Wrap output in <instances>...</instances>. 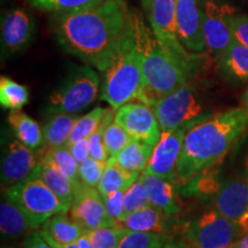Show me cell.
Wrapping results in <instances>:
<instances>
[{
  "mask_svg": "<svg viewBox=\"0 0 248 248\" xmlns=\"http://www.w3.org/2000/svg\"><path fill=\"white\" fill-rule=\"evenodd\" d=\"M123 0H104L83 11L59 13L53 32L63 51L105 71L131 21Z\"/></svg>",
  "mask_w": 248,
  "mask_h": 248,
  "instance_id": "1",
  "label": "cell"
},
{
  "mask_svg": "<svg viewBox=\"0 0 248 248\" xmlns=\"http://www.w3.org/2000/svg\"><path fill=\"white\" fill-rule=\"evenodd\" d=\"M247 128L248 113L244 107L214 114L192 126L183 142L176 181L186 184L221 162Z\"/></svg>",
  "mask_w": 248,
  "mask_h": 248,
  "instance_id": "2",
  "label": "cell"
},
{
  "mask_svg": "<svg viewBox=\"0 0 248 248\" xmlns=\"http://www.w3.org/2000/svg\"><path fill=\"white\" fill-rule=\"evenodd\" d=\"M133 29L141 54L145 78V102H155L188 83L197 68V58H182L163 46L140 17L132 15Z\"/></svg>",
  "mask_w": 248,
  "mask_h": 248,
  "instance_id": "3",
  "label": "cell"
},
{
  "mask_svg": "<svg viewBox=\"0 0 248 248\" xmlns=\"http://www.w3.org/2000/svg\"><path fill=\"white\" fill-rule=\"evenodd\" d=\"M100 98L113 109L128 102H145V78L141 54L137 45L131 16L109 66L104 71Z\"/></svg>",
  "mask_w": 248,
  "mask_h": 248,
  "instance_id": "4",
  "label": "cell"
},
{
  "mask_svg": "<svg viewBox=\"0 0 248 248\" xmlns=\"http://www.w3.org/2000/svg\"><path fill=\"white\" fill-rule=\"evenodd\" d=\"M98 74L89 66L75 67L49 94L46 114H77L89 107L99 94Z\"/></svg>",
  "mask_w": 248,
  "mask_h": 248,
  "instance_id": "5",
  "label": "cell"
},
{
  "mask_svg": "<svg viewBox=\"0 0 248 248\" xmlns=\"http://www.w3.org/2000/svg\"><path fill=\"white\" fill-rule=\"evenodd\" d=\"M2 197L22 210L32 230L42 226L52 216L67 212L53 191L38 176L2 191Z\"/></svg>",
  "mask_w": 248,
  "mask_h": 248,
  "instance_id": "6",
  "label": "cell"
},
{
  "mask_svg": "<svg viewBox=\"0 0 248 248\" xmlns=\"http://www.w3.org/2000/svg\"><path fill=\"white\" fill-rule=\"evenodd\" d=\"M152 108L162 131L192 128L210 116L204 113L197 88L190 82L160 98Z\"/></svg>",
  "mask_w": 248,
  "mask_h": 248,
  "instance_id": "7",
  "label": "cell"
},
{
  "mask_svg": "<svg viewBox=\"0 0 248 248\" xmlns=\"http://www.w3.org/2000/svg\"><path fill=\"white\" fill-rule=\"evenodd\" d=\"M241 234L238 223L213 208L183 225L182 241L188 248H226Z\"/></svg>",
  "mask_w": 248,
  "mask_h": 248,
  "instance_id": "8",
  "label": "cell"
},
{
  "mask_svg": "<svg viewBox=\"0 0 248 248\" xmlns=\"http://www.w3.org/2000/svg\"><path fill=\"white\" fill-rule=\"evenodd\" d=\"M69 215L85 232L116 225L108 216L104 198L98 188L82 181L74 184V202Z\"/></svg>",
  "mask_w": 248,
  "mask_h": 248,
  "instance_id": "9",
  "label": "cell"
},
{
  "mask_svg": "<svg viewBox=\"0 0 248 248\" xmlns=\"http://www.w3.org/2000/svg\"><path fill=\"white\" fill-rule=\"evenodd\" d=\"M235 9L229 4L206 0L203 8V33L206 48L214 60H218L233 42L230 20Z\"/></svg>",
  "mask_w": 248,
  "mask_h": 248,
  "instance_id": "10",
  "label": "cell"
},
{
  "mask_svg": "<svg viewBox=\"0 0 248 248\" xmlns=\"http://www.w3.org/2000/svg\"><path fill=\"white\" fill-rule=\"evenodd\" d=\"M114 121L129 133L130 137L155 146L160 140L162 130L153 108L138 101L128 102L116 109Z\"/></svg>",
  "mask_w": 248,
  "mask_h": 248,
  "instance_id": "11",
  "label": "cell"
},
{
  "mask_svg": "<svg viewBox=\"0 0 248 248\" xmlns=\"http://www.w3.org/2000/svg\"><path fill=\"white\" fill-rule=\"evenodd\" d=\"M18 139L12 140L1 157V185L8 188L40 173L42 159Z\"/></svg>",
  "mask_w": 248,
  "mask_h": 248,
  "instance_id": "12",
  "label": "cell"
},
{
  "mask_svg": "<svg viewBox=\"0 0 248 248\" xmlns=\"http://www.w3.org/2000/svg\"><path fill=\"white\" fill-rule=\"evenodd\" d=\"M191 128L184 126L171 131H162L160 140L152 152L144 173L159 176L167 181H176V168L185 136Z\"/></svg>",
  "mask_w": 248,
  "mask_h": 248,
  "instance_id": "13",
  "label": "cell"
},
{
  "mask_svg": "<svg viewBox=\"0 0 248 248\" xmlns=\"http://www.w3.org/2000/svg\"><path fill=\"white\" fill-rule=\"evenodd\" d=\"M176 6H177V0L152 1L147 11L152 31L161 44L173 53L186 59L193 58L194 55L187 53L177 36Z\"/></svg>",
  "mask_w": 248,
  "mask_h": 248,
  "instance_id": "14",
  "label": "cell"
},
{
  "mask_svg": "<svg viewBox=\"0 0 248 248\" xmlns=\"http://www.w3.org/2000/svg\"><path fill=\"white\" fill-rule=\"evenodd\" d=\"M177 36L186 48L202 52L206 48L203 33V12L198 0H177L176 6Z\"/></svg>",
  "mask_w": 248,
  "mask_h": 248,
  "instance_id": "15",
  "label": "cell"
},
{
  "mask_svg": "<svg viewBox=\"0 0 248 248\" xmlns=\"http://www.w3.org/2000/svg\"><path fill=\"white\" fill-rule=\"evenodd\" d=\"M32 17L21 8L9 11L1 20V47L7 54L16 53L28 47L33 37Z\"/></svg>",
  "mask_w": 248,
  "mask_h": 248,
  "instance_id": "16",
  "label": "cell"
},
{
  "mask_svg": "<svg viewBox=\"0 0 248 248\" xmlns=\"http://www.w3.org/2000/svg\"><path fill=\"white\" fill-rule=\"evenodd\" d=\"M214 209L239 224L248 213L247 178H231L223 183L215 194Z\"/></svg>",
  "mask_w": 248,
  "mask_h": 248,
  "instance_id": "17",
  "label": "cell"
},
{
  "mask_svg": "<svg viewBox=\"0 0 248 248\" xmlns=\"http://www.w3.org/2000/svg\"><path fill=\"white\" fill-rule=\"evenodd\" d=\"M172 215L157 209L156 207L148 204L144 208L124 216L117 223L121 228L128 231L154 232V233H167L172 226Z\"/></svg>",
  "mask_w": 248,
  "mask_h": 248,
  "instance_id": "18",
  "label": "cell"
},
{
  "mask_svg": "<svg viewBox=\"0 0 248 248\" xmlns=\"http://www.w3.org/2000/svg\"><path fill=\"white\" fill-rule=\"evenodd\" d=\"M219 74L231 82H248V47L233 42L217 60Z\"/></svg>",
  "mask_w": 248,
  "mask_h": 248,
  "instance_id": "19",
  "label": "cell"
},
{
  "mask_svg": "<svg viewBox=\"0 0 248 248\" xmlns=\"http://www.w3.org/2000/svg\"><path fill=\"white\" fill-rule=\"evenodd\" d=\"M139 178L146 187L152 206L172 216L179 212V204L176 199L175 188L171 182L159 176L147 175L144 172Z\"/></svg>",
  "mask_w": 248,
  "mask_h": 248,
  "instance_id": "20",
  "label": "cell"
},
{
  "mask_svg": "<svg viewBox=\"0 0 248 248\" xmlns=\"http://www.w3.org/2000/svg\"><path fill=\"white\" fill-rule=\"evenodd\" d=\"M40 233L46 239H49L60 245L75 243L85 233L83 228L67 215V212L59 213L48 218L43 224Z\"/></svg>",
  "mask_w": 248,
  "mask_h": 248,
  "instance_id": "21",
  "label": "cell"
},
{
  "mask_svg": "<svg viewBox=\"0 0 248 248\" xmlns=\"http://www.w3.org/2000/svg\"><path fill=\"white\" fill-rule=\"evenodd\" d=\"M153 146L132 139L120 153L110 156L107 162L132 172H144L151 159Z\"/></svg>",
  "mask_w": 248,
  "mask_h": 248,
  "instance_id": "22",
  "label": "cell"
},
{
  "mask_svg": "<svg viewBox=\"0 0 248 248\" xmlns=\"http://www.w3.org/2000/svg\"><path fill=\"white\" fill-rule=\"evenodd\" d=\"M77 119V114H51L45 125L43 126L44 146L49 150L67 145Z\"/></svg>",
  "mask_w": 248,
  "mask_h": 248,
  "instance_id": "23",
  "label": "cell"
},
{
  "mask_svg": "<svg viewBox=\"0 0 248 248\" xmlns=\"http://www.w3.org/2000/svg\"><path fill=\"white\" fill-rule=\"evenodd\" d=\"M0 232L5 239H16L28 232H32L22 210L5 197L0 203Z\"/></svg>",
  "mask_w": 248,
  "mask_h": 248,
  "instance_id": "24",
  "label": "cell"
},
{
  "mask_svg": "<svg viewBox=\"0 0 248 248\" xmlns=\"http://www.w3.org/2000/svg\"><path fill=\"white\" fill-rule=\"evenodd\" d=\"M7 121L13 129L16 139L26 146L36 151L40 146H44L43 128H40L37 121L31 119L29 115L21 110H11L7 116Z\"/></svg>",
  "mask_w": 248,
  "mask_h": 248,
  "instance_id": "25",
  "label": "cell"
},
{
  "mask_svg": "<svg viewBox=\"0 0 248 248\" xmlns=\"http://www.w3.org/2000/svg\"><path fill=\"white\" fill-rule=\"evenodd\" d=\"M39 177L53 191L68 212L74 202V183L62 173L57 167L42 159Z\"/></svg>",
  "mask_w": 248,
  "mask_h": 248,
  "instance_id": "26",
  "label": "cell"
},
{
  "mask_svg": "<svg viewBox=\"0 0 248 248\" xmlns=\"http://www.w3.org/2000/svg\"><path fill=\"white\" fill-rule=\"evenodd\" d=\"M139 176H140L139 172L128 171L120 168L116 164L107 162L97 188L102 197H107L114 192L128 190L139 178Z\"/></svg>",
  "mask_w": 248,
  "mask_h": 248,
  "instance_id": "27",
  "label": "cell"
},
{
  "mask_svg": "<svg viewBox=\"0 0 248 248\" xmlns=\"http://www.w3.org/2000/svg\"><path fill=\"white\" fill-rule=\"evenodd\" d=\"M29 101V91L26 85L1 76L0 78V105L9 110H21Z\"/></svg>",
  "mask_w": 248,
  "mask_h": 248,
  "instance_id": "28",
  "label": "cell"
},
{
  "mask_svg": "<svg viewBox=\"0 0 248 248\" xmlns=\"http://www.w3.org/2000/svg\"><path fill=\"white\" fill-rule=\"evenodd\" d=\"M42 159L48 161V162L57 167L62 173H64L68 178L73 181L74 184L80 181L78 176L79 163L77 162L74 155L71 154L69 147L67 145L46 150Z\"/></svg>",
  "mask_w": 248,
  "mask_h": 248,
  "instance_id": "29",
  "label": "cell"
},
{
  "mask_svg": "<svg viewBox=\"0 0 248 248\" xmlns=\"http://www.w3.org/2000/svg\"><path fill=\"white\" fill-rule=\"evenodd\" d=\"M108 109L109 108L95 107L94 109L89 111L85 115L78 116V119H77L75 123V126L73 129V132H71L69 137V140L67 142V146L80 140V139L89 138L99 128L102 120L106 116Z\"/></svg>",
  "mask_w": 248,
  "mask_h": 248,
  "instance_id": "30",
  "label": "cell"
},
{
  "mask_svg": "<svg viewBox=\"0 0 248 248\" xmlns=\"http://www.w3.org/2000/svg\"><path fill=\"white\" fill-rule=\"evenodd\" d=\"M30 5L48 13H70L100 4L104 0H29Z\"/></svg>",
  "mask_w": 248,
  "mask_h": 248,
  "instance_id": "31",
  "label": "cell"
},
{
  "mask_svg": "<svg viewBox=\"0 0 248 248\" xmlns=\"http://www.w3.org/2000/svg\"><path fill=\"white\" fill-rule=\"evenodd\" d=\"M169 239L167 233L126 230L117 248H161Z\"/></svg>",
  "mask_w": 248,
  "mask_h": 248,
  "instance_id": "32",
  "label": "cell"
},
{
  "mask_svg": "<svg viewBox=\"0 0 248 248\" xmlns=\"http://www.w3.org/2000/svg\"><path fill=\"white\" fill-rule=\"evenodd\" d=\"M125 232L126 230L120 225H113L95 229L85 233L90 239L92 248H117L121 238Z\"/></svg>",
  "mask_w": 248,
  "mask_h": 248,
  "instance_id": "33",
  "label": "cell"
},
{
  "mask_svg": "<svg viewBox=\"0 0 248 248\" xmlns=\"http://www.w3.org/2000/svg\"><path fill=\"white\" fill-rule=\"evenodd\" d=\"M131 140L129 133L114 120L110 121L104 130V144L109 157L120 153Z\"/></svg>",
  "mask_w": 248,
  "mask_h": 248,
  "instance_id": "34",
  "label": "cell"
},
{
  "mask_svg": "<svg viewBox=\"0 0 248 248\" xmlns=\"http://www.w3.org/2000/svg\"><path fill=\"white\" fill-rule=\"evenodd\" d=\"M140 177V176H139ZM150 203L146 187L140 178H138L124 193V213L125 216L144 208Z\"/></svg>",
  "mask_w": 248,
  "mask_h": 248,
  "instance_id": "35",
  "label": "cell"
},
{
  "mask_svg": "<svg viewBox=\"0 0 248 248\" xmlns=\"http://www.w3.org/2000/svg\"><path fill=\"white\" fill-rule=\"evenodd\" d=\"M106 164L100 161L93 159L89 156L88 159L79 163L78 167V176L79 179L85 184L93 187H98L99 182L102 177V173L106 168Z\"/></svg>",
  "mask_w": 248,
  "mask_h": 248,
  "instance_id": "36",
  "label": "cell"
},
{
  "mask_svg": "<svg viewBox=\"0 0 248 248\" xmlns=\"http://www.w3.org/2000/svg\"><path fill=\"white\" fill-rule=\"evenodd\" d=\"M124 193H125V191H117L107 195V197H102L108 216L116 225L125 216V213H124Z\"/></svg>",
  "mask_w": 248,
  "mask_h": 248,
  "instance_id": "37",
  "label": "cell"
},
{
  "mask_svg": "<svg viewBox=\"0 0 248 248\" xmlns=\"http://www.w3.org/2000/svg\"><path fill=\"white\" fill-rule=\"evenodd\" d=\"M230 28L235 42L248 47V15H233L230 20Z\"/></svg>",
  "mask_w": 248,
  "mask_h": 248,
  "instance_id": "38",
  "label": "cell"
},
{
  "mask_svg": "<svg viewBox=\"0 0 248 248\" xmlns=\"http://www.w3.org/2000/svg\"><path fill=\"white\" fill-rule=\"evenodd\" d=\"M68 147H69L71 154L74 155V157H75L76 161L78 163L83 162V161L86 160L90 156V148H89L88 138L80 139V140L69 145Z\"/></svg>",
  "mask_w": 248,
  "mask_h": 248,
  "instance_id": "39",
  "label": "cell"
},
{
  "mask_svg": "<svg viewBox=\"0 0 248 248\" xmlns=\"http://www.w3.org/2000/svg\"><path fill=\"white\" fill-rule=\"evenodd\" d=\"M23 248H54L43 237L40 231L30 232L23 243Z\"/></svg>",
  "mask_w": 248,
  "mask_h": 248,
  "instance_id": "40",
  "label": "cell"
},
{
  "mask_svg": "<svg viewBox=\"0 0 248 248\" xmlns=\"http://www.w3.org/2000/svg\"><path fill=\"white\" fill-rule=\"evenodd\" d=\"M46 240H47L49 245H52L54 248H92V245H91V243H90V239L88 238V235H86V233L83 234L78 240L75 241V243L69 244V245H60V244L54 243V241H52L49 239H46Z\"/></svg>",
  "mask_w": 248,
  "mask_h": 248,
  "instance_id": "41",
  "label": "cell"
},
{
  "mask_svg": "<svg viewBox=\"0 0 248 248\" xmlns=\"http://www.w3.org/2000/svg\"><path fill=\"white\" fill-rule=\"evenodd\" d=\"M183 246H184V243H183V241H175L170 238V239L161 248H183Z\"/></svg>",
  "mask_w": 248,
  "mask_h": 248,
  "instance_id": "42",
  "label": "cell"
},
{
  "mask_svg": "<svg viewBox=\"0 0 248 248\" xmlns=\"http://www.w3.org/2000/svg\"><path fill=\"white\" fill-rule=\"evenodd\" d=\"M237 248H248V233H244L237 240Z\"/></svg>",
  "mask_w": 248,
  "mask_h": 248,
  "instance_id": "43",
  "label": "cell"
},
{
  "mask_svg": "<svg viewBox=\"0 0 248 248\" xmlns=\"http://www.w3.org/2000/svg\"><path fill=\"white\" fill-rule=\"evenodd\" d=\"M239 226L241 229V232L244 233H248V213L244 216V218L239 222Z\"/></svg>",
  "mask_w": 248,
  "mask_h": 248,
  "instance_id": "44",
  "label": "cell"
},
{
  "mask_svg": "<svg viewBox=\"0 0 248 248\" xmlns=\"http://www.w3.org/2000/svg\"><path fill=\"white\" fill-rule=\"evenodd\" d=\"M243 107L247 110V113H248V90L245 92V94L243 95Z\"/></svg>",
  "mask_w": 248,
  "mask_h": 248,
  "instance_id": "45",
  "label": "cell"
},
{
  "mask_svg": "<svg viewBox=\"0 0 248 248\" xmlns=\"http://www.w3.org/2000/svg\"><path fill=\"white\" fill-rule=\"evenodd\" d=\"M152 1H153V0H141V4H142V6H144L145 11H148V8H150Z\"/></svg>",
  "mask_w": 248,
  "mask_h": 248,
  "instance_id": "46",
  "label": "cell"
},
{
  "mask_svg": "<svg viewBox=\"0 0 248 248\" xmlns=\"http://www.w3.org/2000/svg\"><path fill=\"white\" fill-rule=\"evenodd\" d=\"M1 248H23V246H17L14 244H2Z\"/></svg>",
  "mask_w": 248,
  "mask_h": 248,
  "instance_id": "47",
  "label": "cell"
},
{
  "mask_svg": "<svg viewBox=\"0 0 248 248\" xmlns=\"http://www.w3.org/2000/svg\"><path fill=\"white\" fill-rule=\"evenodd\" d=\"M245 177H246L248 181V155H247L246 160H245Z\"/></svg>",
  "mask_w": 248,
  "mask_h": 248,
  "instance_id": "48",
  "label": "cell"
},
{
  "mask_svg": "<svg viewBox=\"0 0 248 248\" xmlns=\"http://www.w3.org/2000/svg\"><path fill=\"white\" fill-rule=\"evenodd\" d=\"M226 248H237V241H235L233 245H231V246H229V247H226Z\"/></svg>",
  "mask_w": 248,
  "mask_h": 248,
  "instance_id": "49",
  "label": "cell"
},
{
  "mask_svg": "<svg viewBox=\"0 0 248 248\" xmlns=\"http://www.w3.org/2000/svg\"><path fill=\"white\" fill-rule=\"evenodd\" d=\"M183 248H188V247H187V246H186V245L184 244V246H183Z\"/></svg>",
  "mask_w": 248,
  "mask_h": 248,
  "instance_id": "50",
  "label": "cell"
}]
</instances>
